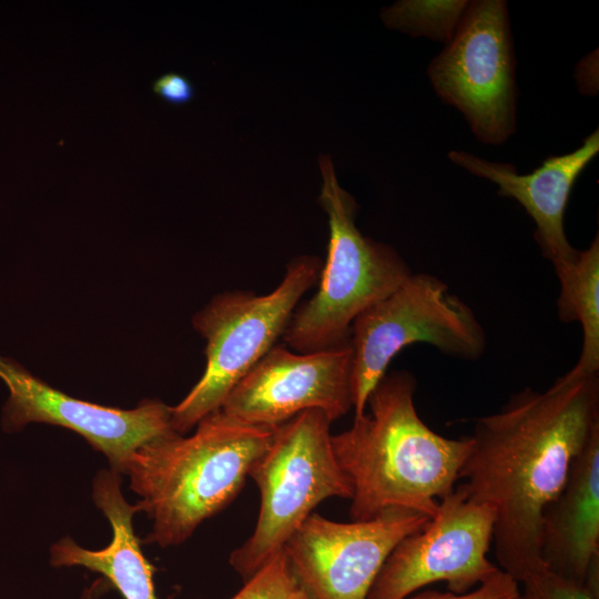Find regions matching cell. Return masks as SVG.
<instances>
[{
  "label": "cell",
  "instance_id": "obj_1",
  "mask_svg": "<svg viewBox=\"0 0 599 599\" xmlns=\"http://www.w3.org/2000/svg\"><path fill=\"white\" fill-rule=\"evenodd\" d=\"M598 427V374L562 375L544 392L526 387L497 413L477 419L459 487L494 509L498 567L517 582L546 567L540 556L544 511Z\"/></svg>",
  "mask_w": 599,
  "mask_h": 599
},
{
  "label": "cell",
  "instance_id": "obj_2",
  "mask_svg": "<svg viewBox=\"0 0 599 599\" xmlns=\"http://www.w3.org/2000/svg\"><path fill=\"white\" fill-rule=\"evenodd\" d=\"M415 390L409 372L386 373L368 396L369 413L332 435L334 454L353 489L352 520L392 508L432 518L459 479L470 437L451 439L432 430L416 410Z\"/></svg>",
  "mask_w": 599,
  "mask_h": 599
},
{
  "label": "cell",
  "instance_id": "obj_3",
  "mask_svg": "<svg viewBox=\"0 0 599 599\" xmlns=\"http://www.w3.org/2000/svg\"><path fill=\"white\" fill-rule=\"evenodd\" d=\"M274 429L243 423L219 408L189 437L174 432L139 447L122 474L153 522L142 542L180 545L226 508L271 444Z\"/></svg>",
  "mask_w": 599,
  "mask_h": 599
},
{
  "label": "cell",
  "instance_id": "obj_4",
  "mask_svg": "<svg viewBox=\"0 0 599 599\" xmlns=\"http://www.w3.org/2000/svg\"><path fill=\"white\" fill-rule=\"evenodd\" d=\"M319 169L323 186L318 203L329 224L327 260L317 291L298 304L282 336L298 353L348 344L354 319L413 273L392 246L359 232L355 224L356 202L338 184L329 156L319 158Z\"/></svg>",
  "mask_w": 599,
  "mask_h": 599
},
{
  "label": "cell",
  "instance_id": "obj_5",
  "mask_svg": "<svg viewBox=\"0 0 599 599\" xmlns=\"http://www.w3.org/2000/svg\"><path fill=\"white\" fill-rule=\"evenodd\" d=\"M332 422L321 410L303 412L274 429L271 444L252 464L261 504L252 535L230 555L244 579L280 552L288 538L332 497L351 499L353 489L332 445Z\"/></svg>",
  "mask_w": 599,
  "mask_h": 599
},
{
  "label": "cell",
  "instance_id": "obj_6",
  "mask_svg": "<svg viewBox=\"0 0 599 599\" xmlns=\"http://www.w3.org/2000/svg\"><path fill=\"white\" fill-rule=\"evenodd\" d=\"M322 267L315 256H298L287 264L271 293L224 292L193 316L194 328L206 341V366L189 394L171 407L175 433H186L217 410L233 387L276 345L300 300L318 282Z\"/></svg>",
  "mask_w": 599,
  "mask_h": 599
},
{
  "label": "cell",
  "instance_id": "obj_7",
  "mask_svg": "<svg viewBox=\"0 0 599 599\" xmlns=\"http://www.w3.org/2000/svg\"><path fill=\"white\" fill-rule=\"evenodd\" d=\"M417 343L464 361L479 359L487 346L486 333L471 307L428 273H412L354 319L348 344L355 417L365 413L368 396L394 356Z\"/></svg>",
  "mask_w": 599,
  "mask_h": 599
},
{
  "label": "cell",
  "instance_id": "obj_8",
  "mask_svg": "<svg viewBox=\"0 0 599 599\" xmlns=\"http://www.w3.org/2000/svg\"><path fill=\"white\" fill-rule=\"evenodd\" d=\"M504 0L469 1L451 40L427 68L437 95L457 109L483 143L516 131V71Z\"/></svg>",
  "mask_w": 599,
  "mask_h": 599
},
{
  "label": "cell",
  "instance_id": "obj_9",
  "mask_svg": "<svg viewBox=\"0 0 599 599\" xmlns=\"http://www.w3.org/2000/svg\"><path fill=\"white\" fill-rule=\"evenodd\" d=\"M494 524L490 506L454 488L428 522L394 548L367 599H406L437 581H445L453 593L469 592L500 570L487 558Z\"/></svg>",
  "mask_w": 599,
  "mask_h": 599
},
{
  "label": "cell",
  "instance_id": "obj_10",
  "mask_svg": "<svg viewBox=\"0 0 599 599\" xmlns=\"http://www.w3.org/2000/svg\"><path fill=\"white\" fill-rule=\"evenodd\" d=\"M427 515L392 508L367 520L338 522L312 514L283 550L311 599H367L386 559Z\"/></svg>",
  "mask_w": 599,
  "mask_h": 599
},
{
  "label": "cell",
  "instance_id": "obj_11",
  "mask_svg": "<svg viewBox=\"0 0 599 599\" xmlns=\"http://www.w3.org/2000/svg\"><path fill=\"white\" fill-rule=\"evenodd\" d=\"M0 379L10 392L2 410V428L7 433L18 432L29 423L68 428L102 453L120 474L139 447L174 433L171 407L158 399H144L133 409L78 399L2 356Z\"/></svg>",
  "mask_w": 599,
  "mask_h": 599
},
{
  "label": "cell",
  "instance_id": "obj_12",
  "mask_svg": "<svg viewBox=\"0 0 599 599\" xmlns=\"http://www.w3.org/2000/svg\"><path fill=\"white\" fill-rule=\"evenodd\" d=\"M351 377L349 344L313 353L275 345L233 387L220 409L266 427L312 409L333 423L353 408Z\"/></svg>",
  "mask_w": 599,
  "mask_h": 599
},
{
  "label": "cell",
  "instance_id": "obj_13",
  "mask_svg": "<svg viewBox=\"0 0 599 599\" xmlns=\"http://www.w3.org/2000/svg\"><path fill=\"white\" fill-rule=\"evenodd\" d=\"M599 152L596 130L572 152L546 158L528 174H519L509 163L491 162L465 151H450V161L469 173L498 186V194L515 199L536 224L535 237L544 256L554 266L572 262L579 251L565 233L564 217L572 186Z\"/></svg>",
  "mask_w": 599,
  "mask_h": 599
},
{
  "label": "cell",
  "instance_id": "obj_14",
  "mask_svg": "<svg viewBox=\"0 0 599 599\" xmlns=\"http://www.w3.org/2000/svg\"><path fill=\"white\" fill-rule=\"evenodd\" d=\"M540 556L551 571L599 588V427L544 511Z\"/></svg>",
  "mask_w": 599,
  "mask_h": 599
},
{
  "label": "cell",
  "instance_id": "obj_15",
  "mask_svg": "<svg viewBox=\"0 0 599 599\" xmlns=\"http://www.w3.org/2000/svg\"><path fill=\"white\" fill-rule=\"evenodd\" d=\"M92 499L112 527L110 544L90 550L64 537L51 546L50 564L99 572L124 599H159L153 581L155 568L143 555L142 541L133 528V517L141 509L125 500L120 473L112 468L100 470L93 480Z\"/></svg>",
  "mask_w": 599,
  "mask_h": 599
},
{
  "label": "cell",
  "instance_id": "obj_16",
  "mask_svg": "<svg viewBox=\"0 0 599 599\" xmlns=\"http://www.w3.org/2000/svg\"><path fill=\"white\" fill-rule=\"evenodd\" d=\"M555 267L559 281L558 317L578 322L582 347L576 365L565 375L578 378L599 374V237L570 263Z\"/></svg>",
  "mask_w": 599,
  "mask_h": 599
},
{
  "label": "cell",
  "instance_id": "obj_17",
  "mask_svg": "<svg viewBox=\"0 0 599 599\" xmlns=\"http://www.w3.org/2000/svg\"><path fill=\"white\" fill-rule=\"evenodd\" d=\"M467 0H403L385 8L384 23L413 37L448 43L466 12Z\"/></svg>",
  "mask_w": 599,
  "mask_h": 599
},
{
  "label": "cell",
  "instance_id": "obj_18",
  "mask_svg": "<svg viewBox=\"0 0 599 599\" xmlns=\"http://www.w3.org/2000/svg\"><path fill=\"white\" fill-rule=\"evenodd\" d=\"M230 599H311L295 577L282 549Z\"/></svg>",
  "mask_w": 599,
  "mask_h": 599
},
{
  "label": "cell",
  "instance_id": "obj_19",
  "mask_svg": "<svg viewBox=\"0 0 599 599\" xmlns=\"http://www.w3.org/2000/svg\"><path fill=\"white\" fill-rule=\"evenodd\" d=\"M518 585L522 589L517 599H599L598 587L578 583L547 567L528 572Z\"/></svg>",
  "mask_w": 599,
  "mask_h": 599
},
{
  "label": "cell",
  "instance_id": "obj_20",
  "mask_svg": "<svg viewBox=\"0 0 599 599\" xmlns=\"http://www.w3.org/2000/svg\"><path fill=\"white\" fill-rule=\"evenodd\" d=\"M519 585L501 569L478 586L475 590L463 595L427 590L409 599H517Z\"/></svg>",
  "mask_w": 599,
  "mask_h": 599
},
{
  "label": "cell",
  "instance_id": "obj_21",
  "mask_svg": "<svg viewBox=\"0 0 599 599\" xmlns=\"http://www.w3.org/2000/svg\"><path fill=\"white\" fill-rule=\"evenodd\" d=\"M153 92L170 104L181 105L190 102L195 94L192 82L175 72L164 73L152 83Z\"/></svg>",
  "mask_w": 599,
  "mask_h": 599
},
{
  "label": "cell",
  "instance_id": "obj_22",
  "mask_svg": "<svg viewBox=\"0 0 599 599\" xmlns=\"http://www.w3.org/2000/svg\"><path fill=\"white\" fill-rule=\"evenodd\" d=\"M105 586L103 580H97L90 588H88L82 595L81 599H92L95 595L100 593L101 588Z\"/></svg>",
  "mask_w": 599,
  "mask_h": 599
}]
</instances>
